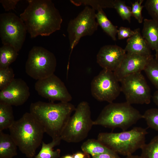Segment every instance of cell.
Returning a JSON list of instances; mask_svg holds the SVG:
<instances>
[{"label": "cell", "mask_w": 158, "mask_h": 158, "mask_svg": "<svg viewBox=\"0 0 158 158\" xmlns=\"http://www.w3.org/2000/svg\"><path fill=\"white\" fill-rule=\"evenodd\" d=\"M28 4L20 17L31 37L49 36L60 30L63 20L50 0H28Z\"/></svg>", "instance_id": "6da1fadb"}, {"label": "cell", "mask_w": 158, "mask_h": 158, "mask_svg": "<svg viewBox=\"0 0 158 158\" xmlns=\"http://www.w3.org/2000/svg\"><path fill=\"white\" fill-rule=\"evenodd\" d=\"M75 109L69 102L55 103L38 101L31 104L30 112L41 125L45 133L54 140L61 138Z\"/></svg>", "instance_id": "7a4b0ae2"}, {"label": "cell", "mask_w": 158, "mask_h": 158, "mask_svg": "<svg viewBox=\"0 0 158 158\" xmlns=\"http://www.w3.org/2000/svg\"><path fill=\"white\" fill-rule=\"evenodd\" d=\"M10 135L21 152L28 158L35 156L42 141L44 129L35 117L26 112L9 128Z\"/></svg>", "instance_id": "3957f363"}, {"label": "cell", "mask_w": 158, "mask_h": 158, "mask_svg": "<svg viewBox=\"0 0 158 158\" xmlns=\"http://www.w3.org/2000/svg\"><path fill=\"white\" fill-rule=\"evenodd\" d=\"M142 118L143 115L126 102H112L103 108L93 125L125 131Z\"/></svg>", "instance_id": "277c9868"}, {"label": "cell", "mask_w": 158, "mask_h": 158, "mask_svg": "<svg viewBox=\"0 0 158 158\" xmlns=\"http://www.w3.org/2000/svg\"><path fill=\"white\" fill-rule=\"evenodd\" d=\"M147 133L146 129L136 127L119 133H100L97 139L118 154L127 156L141 149Z\"/></svg>", "instance_id": "5b68a950"}, {"label": "cell", "mask_w": 158, "mask_h": 158, "mask_svg": "<svg viewBox=\"0 0 158 158\" xmlns=\"http://www.w3.org/2000/svg\"><path fill=\"white\" fill-rule=\"evenodd\" d=\"M93 126L90 107L86 101L80 102L70 117L61 136L68 143H78L85 139Z\"/></svg>", "instance_id": "8992f818"}, {"label": "cell", "mask_w": 158, "mask_h": 158, "mask_svg": "<svg viewBox=\"0 0 158 158\" xmlns=\"http://www.w3.org/2000/svg\"><path fill=\"white\" fill-rule=\"evenodd\" d=\"M56 60L53 53L40 46H34L29 51L25 65L27 74L37 80L54 74Z\"/></svg>", "instance_id": "52a82bcc"}, {"label": "cell", "mask_w": 158, "mask_h": 158, "mask_svg": "<svg viewBox=\"0 0 158 158\" xmlns=\"http://www.w3.org/2000/svg\"><path fill=\"white\" fill-rule=\"evenodd\" d=\"M27 32L23 20L12 13L0 15V36L3 45H9L18 52L25 41Z\"/></svg>", "instance_id": "ba28073f"}, {"label": "cell", "mask_w": 158, "mask_h": 158, "mask_svg": "<svg viewBox=\"0 0 158 158\" xmlns=\"http://www.w3.org/2000/svg\"><path fill=\"white\" fill-rule=\"evenodd\" d=\"M96 15L95 10L86 6L76 17L69 21L67 31L71 52L82 37L91 36L97 30L99 25Z\"/></svg>", "instance_id": "9c48e42d"}, {"label": "cell", "mask_w": 158, "mask_h": 158, "mask_svg": "<svg viewBox=\"0 0 158 158\" xmlns=\"http://www.w3.org/2000/svg\"><path fill=\"white\" fill-rule=\"evenodd\" d=\"M119 82L113 72L103 69L92 80V96L99 101L113 102L121 92Z\"/></svg>", "instance_id": "30bf717a"}, {"label": "cell", "mask_w": 158, "mask_h": 158, "mask_svg": "<svg viewBox=\"0 0 158 158\" xmlns=\"http://www.w3.org/2000/svg\"><path fill=\"white\" fill-rule=\"evenodd\" d=\"M120 82L121 92L124 94L127 102L130 104L150 103V89L141 72L128 75Z\"/></svg>", "instance_id": "8fae6325"}, {"label": "cell", "mask_w": 158, "mask_h": 158, "mask_svg": "<svg viewBox=\"0 0 158 158\" xmlns=\"http://www.w3.org/2000/svg\"><path fill=\"white\" fill-rule=\"evenodd\" d=\"M35 88L39 95L51 102L57 101L69 102L72 99L64 83L54 74L37 80Z\"/></svg>", "instance_id": "7c38bea8"}, {"label": "cell", "mask_w": 158, "mask_h": 158, "mask_svg": "<svg viewBox=\"0 0 158 158\" xmlns=\"http://www.w3.org/2000/svg\"><path fill=\"white\" fill-rule=\"evenodd\" d=\"M30 95L29 88L26 83L21 78H14L4 89L0 92V102L11 106L23 105Z\"/></svg>", "instance_id": "4fadbf2b"}, {"label": "cell", "mask_w": 158, "mask_h": 158, "mask_svg": "<svg viewBox=\"0 0 158 158\" xmlns=\"http://www.w3.org/2000/svg\"><path fill=\"white\" fill-rule=\"evenodd\" d=\"M126 53L124 49L117 45H104L97 55V61L103 69L114 72L120 66Z\"/></svg>", "instance_id": "5bb4252c"}, {"label": "cell", "mask_w": 158, "mask_h": 158, "mask_svg": "<svg viewBox=\"0 0 158 158\" xmlns=\"http://www.w3.org/2000/svg\"><path fill=\"white\" fill-rule=\"evenodd\" d=\"M153 56L126 53L121 64L114 73L118 81L133 74L141 72Z\"/></svg>", "instance_id": "9a60e30c"}, {"label": "cell", "mask_w": 158, "mask_h": 158, "mask_svg": "<svg viewBox=\"0 0 158 158\" xmlns=\"http://www.w3.org/2000/svg\"><path fill=\"white\" fill-rule=\"evenodd\" d=\"M134 30L133 35L127 40L124 49L126 53L146 56L152 55L151 49L141 35L140 28Z\"/></svg>", "instance_id": "2e32d148"}, {"label": "cell", "mask_w": 158, "mask_h": 158, "mask_svg": "<svg viewBox=\"0 0 158 158\" xmlns=\"http://www.w3.org/2000/svg\"><path fill=\"white\" fill-rule=\"evenodd\" d=\"M142 33L151 49L157 51L158 22L152 19H144Z\"/></svg>", "instance_id": "e0dca14e"}, {"label": "cell", "mask_w": 158, "mask_h": 158, "mask_svg": "<svg viewBox=\"0 0 158 158\" xmlns=\"http://www.w3.org/2000/svg\"><path fill=\"white\" fill-rule=\"evenodd\" d=\"M17 147L10 134L0 132V158H13L16 156Z\"/></svg>", "instance_id": "ac0fdd59"}, {"label": "cell", "mask_w": 158, "mask_h": 158, "mask_svg": "<svg viewBox=\"0 0 158 158\" xmlns=\"http://www.w3.org/2000/svg\"><path fill=\"white\" fill-rule=\"evenodd\" d=\"M96 17L99 25L113 40L116 41L118 30L117 27L108 18L102 9L100 8L97 10Z\"/></svg>", "instance_id": "d6986e66"}, {"label": "cell", "mask_w": 158, "mask_h": 158, "mask_svg": "<svg viewBox=\"0 0 158 158\" xmlns=\"http://www.w3.org/2000/svg\"><path fill=\"white\" fill-rule=\"evenodd\" d=\"M15 121L12 106L0 102V132L9 129Z\"/></svg>", "instance_id": "ffe728a7"}, {"label": "cell", "mask_w": 158, "mask_h": 158, "mask_svg": "<svg viewBox=\"0 0 158 158\" xmlns=\"http://www.w3.org/2000/svg\"><path fill=\"white\" fill-rule=\"evenodd\" d=\"M81 148L84 153L90 154L92 156L112 150L97 139H88L84 142Z\"/></svg>", "instance_id": "44dd1931"}, {"label": "cell", "mask_w": 158, "mask_h": 158, "mask_svg": "<svg viewBox=\"0 0 158 158\" xmlns=\"http://www.w3.org/2000/svg\"><path fill=\"white\" fill-rule=\"evenodd\" d=\"M61 140V138L52 140L51 142L47 144L42 141L40 150L35 158H60L61 150L58 149L54 150L53 148L59 145Z\"/></svg>", "instance_id": "7402d4cb"}, {"label": "cell", "mask_w": 158, "mask_h": 158, "mask_svg": "<svg viewBox=\"0 0 158 158\" xmlns=\"http://www.w3.org/2000/svg\"><path fill=\"white\" fill-rule=\"evenodd\" d=\"M18 52L9 45H3L0 48V69L9 67L18 55Z\"/></svg>", "instance_id": "603a6c76"}, {"label": "cell", "mask_w": 158, "mask_h": 158, "mask_svg": "<svg viewBox=\"0 0 158 158\" xmlns=\"http://www.w3.org/2000/svg\"><path fill=\"white\" fill-rule=\"evenodd\" d=\"M74 5L78 6L82 5L90 6L95 10L100 8H114V0H71Z\"/></svg>", "instance_id": "cb8c5ba5"}, {"label": "cell", "mask_w": 158, "mask_h": 158, "mask_svg": "<svg viewBox=\"0 0 158 158\" xmlns=\"http://www.w3.org/2000/svg\"><path fill=\"white\" fill-rule=\"evenodd\" d=\"M149 79L158 90V61L153 56L144 70Z\"/></svg>", "instance_id": "d4e9b609"}, {"label": "cell", "mask_w": 158, "mask_h": 158, "mask_svg": "<svg viewBox=\"0 0 158 158\" xmlns=\"http://www.w3.org/2000/svg\"><path fill=\"white\" fill-rule=\"evenodd\" d=\"M141 158H158V135L142 146Z\"/></svg>", "instance_id": "484cf974"}, {"label": "cell", "mask_w": 158, "mask_h": 158, "mask_svg": "<svg viewBox=\"0 0 158 158\" xmlns=\"http://www.w3.org/2000/svg\"><path fill=\"white\" fill-rule=\"evenodd\" d=\"M114 8L123 20H127L130 23L131 14V7L127 6L125 1L121 0H114Z\"/></svg>", "instance_id": "4316f807"}, {"label": "cell", "mask_w": 158, "mask_h": 158, "mask_svg": "<svg viewBox=\"0 0 158 158\" xmlns=\"http://www.w3.org/2000/svg\"><path fill=\"white\" fill-rule=\"evenodd\" d=\"M143 117L149 128L158 131V109L147 110L143 114Z\"/></svg>", "instance_id": "83f0119b"}, {"label": "cell", "mask_w": 158, "mask_h": 158, "mask_svg": "<svg viewBox=\"0 0 158 158\" xmlns=\"http://www.w3.org/2000/svg\"><path fill=\"white\" fill-rule=\"evenodd\" d=\"M13 69L11 67L0 69V90L6 87L14 79Z\"/></svg>", "instance_id": "f1b7e54d"}, {"label": "cell", "mask_w": 158, "mask_h": 158, "mask_svg": "<svg viewBox=\"0 0 158 158\" xmlns=\"http://www.w3.org/2000/svg\"><path fill=\"white\" fill-rule=\"evenodd\" d=\"M144 7L152 19L158 22V0H147Z\"/></svg>", "instance_id": "f546056e"}, {"label": "cell", "mask_w": 158, "mask_h": 158, "mask_svg": "<svg viewBox=\"0 0 158 158\" xmlns=\"http://www.w3.org/2000/svg\"><path fill=\"white\" fill-rule=\"evenodd\" d=\"M143 0H138L134 3H132L131 14L139 23H142L143 20V17L142 14V11L144 6L142 5Z\"/></svg>", "instance_id": "4dcf8cb0"}, {"label": "cell", "mask_w": 158, "mask_h": 158, "mask_svg": "<svg viewBox=\"0 0 158 158\" xmlns=\"http://www.w3.org/2000/svg\"><path fill=\"white\" fill-rule=\"evenodd\" d=\"M134 33L130 28L121 26L118 29L117 34L118 39L122 40L131 37Z\"/></svg>", "instance_id": "1f68e13d"}, {"label": "cell", "mask_w": 158, "mask_h": 158, "mask_svg": "<svg viewBox=\"0 0 158 158\" xmlns=\"http://www.w3.org/2000/svg\"><path fill=\"white\" fill-rule=\"evenodd\" d=\"M19 0H1L0 2L6 11L14 10Z\"/></svg>", "instance_id": "d6a6232c"}, {"label": "cell", "mask_w": 158, "mask_h": 158, "mask_svg": "<svg viewBox=\"0 0 158 158\" xmlns=\"http://www.w3.org/2000/svg\"><path fill=\"white\" fill-rule=\"evenodd\" d=\"M92 158H121L118 154L113 150L92 156Z\"/></svg>", "instance_id": "836d02e7"}, {"label": "cell", "mask_w": 158, "mask_h": 158, "mask_svg": "<svg viewBox=\"0 0 158 158\" xmlns=\"http://www.w3.org/2000/svg\"><path fill=\"white\" fill-rule=\"evenodd\" d=\"M88 154L83 152H78L72 155L73 158H85Z\"/></svg>", "instance_id": "e575fe53"}, {"label": "cell", "mask_w": 158, "mask_h": 158, "mask_svg": "<svg viewBox=\"0 0 158 158\" xmlns=\"http://www.w3.org/2000/svg\"><path fill=\"white\" fill-rule=\"evenodd\" d=\"M152 99L154 103L158 106V90H157L154 93L152 96Z\"/></svg>", "instance_id": "d590c367"}, {"label": "cell", "mask_w": 158, "mask_h": 158, "mask_svg": "<svg viewBox=\"0 0 158 158\" xmlns=\"http://www.w3.org/2000/svg\"><path fill=\"white\" fill-rule=\"evenodd\" d=\"M125 158H141L140 156L137 155H134L133 154L127 156Z\"/></svg>", "instance_id": "8d00e7d4"}, {"label": "cell", "mask_w": 158, "mask_h": 158, "mask_svg": "<svg viewBox=\"0 0 158 158\" xmlns=\"http://www.w3.org/2000/svg\"><path fill=\"white\" fill-rule=\"evenodd\" d=\"M59 158H73V157L72 155L67 154L61 156Z\"/></svg>", "instance_id": "74e56055"}, {"label": "cell", "mask_w": 158, "mask_h": 158, "mask_svg": "<svg viewBox=\"0 0 158 158\" xmlns=\"http://www.w3.org/2000/svg\"><path fill=\"white\" fill-rule=\"evenodd\" d=\"M155 58L158 61V51L156 52Z\"/></svg>", "instance_id": "f35d334b"}, {"label": "cell", "mask_w": 158, "mask_h": 158, "mask_svg": "<svg viewBox=\"0 0 158 158\" xmlns=\"http://www.w3.org/2000/svg\"><path fill=\"white\" fill-rule=\"evenodd\" d=\"M85 158H90L89 154H87Z\"/></svg>", "instance_id": "ab89813d"}]
</instances>
